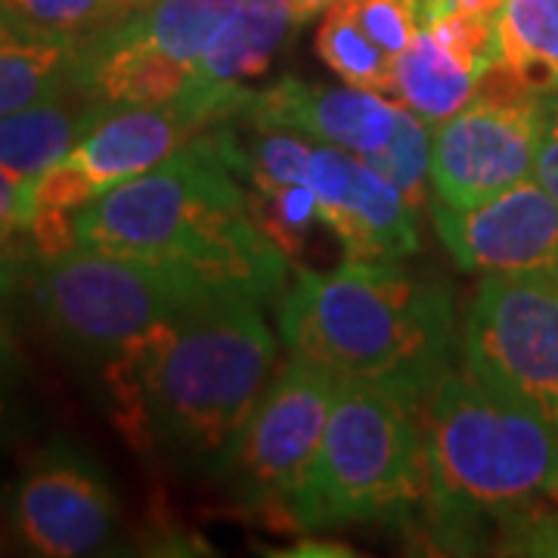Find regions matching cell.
I'll return each mask as SVG.
<instances>
[{
  "label": "cell",
  "mask_w": 558,
  "mask_h": 558,
  "mask_svg": "<svg viewBox=\"0 0 558 558\" xmlns=\"http://www.w3.org/2000/svg\"><path fill=\"white\" fill-rule=\"evenodd\" d=\"M274 360L277 339L258 301L218 299L131 341L112 357L109 381L131 435L218 472Z\"/></svg>",
  "instance_id": "1"
},
{
  "label": "cell",
  "mask_w": 558,
  "mask_h": 558,
  "mask_svg": "<svg viewBox=\"0 0 558 558\" xmlns=\"http://www.w3.org/2000/svg\"><path fill=\"white\" fill-rule=\"evenodd\" d=\"M75 245L178 260L230 299L264 301L286 292L289 255L267 236L252 190L202 131L174 156L106 190L75 215Z\"/></svg>",
  "instance_id": "2"
},
{
  "label": "cell",
  "mask_w": 558,
  "mask_h": 558,
  "mask_svg": "<svg viewBox=\"0 0 558 558\" xmlns=\"http://www.w3.org/2000/svg\"><path fill=\"white\" fill-rule=\"evenodd\" d=\"M279 336L292 357L388 385L422 407L450 366L453 301L398 260L348 258L332 274L301 270L279 301Z\"/></svg>",
  "instance_id": "3"
},
{
  "label": "cell",
  "mask_w": 558,
  "mask_h": 558,
  "mask_svg": "<svg viewBox=\"0 0 558 558\" xmlns=\"http://www.w3.org/2000/svg\"><path fill=\"white\" fill-rule=\"evenodd\" d=\"M428 519L447 549L472 546L484 515L558 497V435L534 407L465 363L440 373L418 407Z\"/></svg>",
  "instance_id": "4"
},
{
  "label": "cell",
  "mask_w": 558,
  "mask_h": 558,
  "mask_svg": "<svg viewBox=\"0 0 558 558\" xmlns=\"http://www.w3.org/2000/svg\"><path fill=\"white\" fill-rule=\"evenodd\" d=\"M425 490L418 403L379 381L341 376L314 465L282 512L301 527L400 519Z\"/></svg>",
  "instance_id": "5"
},
{
  "label": "cell",
  "mask_w": 558,
  "mask_h": 558,
  "mask_svg": "<svg viewBox=\"0 0 558 558\" xmlns=\"http://www.w3.org/2000/svg\"><path fill=\"white\" fill-rule=\"evenodd\" d=\"M230 299L178 260L128 258L72 245L38 279V307L53 336L87 357H116L143 332L208 301Z\"/></svg>",
  "instance_id": "6"
},
{
  "label": "cell",
  "mask_w": 558,
  "mask_h": 558,
  "mask_svg": "<svg viewBox=\"0 0 558 558\" xmlns=\"http://www.w3.org/2000/svg\"><path fill=\"white\" fill-rule=\"evenodd\" d=\"M211 128L186 94L156 106H109L72 153L32 180V223L44 255L75 245V215L106 190L137 178Z\"/></svg>",
  "instance_id": "7"
},
{
  "label": "cell",
  "mask_w": 558,
  "mask_h": 558,
  "mask_svg": "<svg viewBox=\"0 0 558 558\" xmlns=\"http://www.w3.org/2000/svg\"><path fill=\"white\" fill-rule=\"evenodd\" d=\"M339 379L319 363L289 357L267 381L218 469L233 497L248 509H286L314 465Z\"/></svg>",
  "instance_id": "8"
},
{
  "label": "cell",
  "mask_w": 558,
  "mask_h": 558,
  "mask_svg": "<svg viewBox=\"0 0 558 558\" xmlns=\"http://www.w3.org/2000/svg\"><path fill=\"white\" fill-rule=\"evenodd\" d=\"M462 363L534 407L558 435V277H484L462 329Z\"/></svg>",
  "instance_id": "9"
},
{
  "label": "cell",
  "mask_w": 558,
  "mask_h": 558,
  "mask_svg": "<svg viewBox=\"0 0 558 558\" xmlns=\"http://www.w3.org/2000/svg\"><path fill=\"white\" fill-rule=\"evenodd\" d=\"M543 134V94H475L453 119L432 131V190L453 208L515 186L534 174Z\"/></svg>",
  "instance_id": "10"
},
{
  "label": "cell",
  "mask_w": 558,
  "mask_h": 558,
  "mask_svg": "<svg viewBox=\"0 0 558 558\" xmlns=\"http://www.w3.org/2000/svg\"><path fill=\"white\" fill-rule=\"evenodd\" d=\"M440 242L465 270L558 277V205L534 174L472 208L432 199Z\"/></svg>",
  "instance_id": "11"
},
{
  "label": "cell",
  "mask_w": 558,
  "mask_h": 558,
  "mask_svg": "<svg viewBox=\"0 0 558 558\" xmlns=\"http://www.w3.org/2000/svg\"><path fill=\"white\" fill-rule=\"evenodd\" d=\"M116 519L109 481L75 447H47L13 490V527L38 556H94L112 539Z\"/></svg>",
  "instance_id": "12"
},
{
  "label": "cell",
  "mask_w": 558,
  "mask_h": 558,
  "mask_svg": "<svg viewBox=\"0 0 558 558\" xmlns=\"http://www.w3.org/2000/svg\"><path fill=\"white\" fill-rule=\"evenodd\" d=\"M301 183L317 193L323 223L339 236L348 258L400 260L418 248L416 208L360 156L317 143Z\"/></svg>",
  "instance_id": "13"
},
{
  "label": "cell",
  "mask_w": 558,
  "mask_h": 558,
  "mask_svg": "<svg viewBox=\"0 0 558 558\" xmlns=\"http://www.w3.org/2000/svg\"><path fill=\"white\" fill-rule=\"evenodd\" d=\"M242 116L369 159L398 137L403 121L410 119V109L403 102L398 106L385 100L379 90H363L354 84L323 87L282 78L255 94Z\"/></svg>",
  "instance_id": "14"
},
{
  "label": "cell",
  "mask_w": 558,
  "mask_h": 558,
  "mask_svg": "<svg viewBox=\"0 0 558 558\" xmlns=\"http://www.w3.org/2000/svg\"><path fill=\"white\" fill-rule=\"evenodd\" d=\"M106 109V102L72 84L53 97L0 116V165L20 178L35 180L65 159Z\"/></svg>",
  "instance_id": "15"
},
{
  "label": "cell",
  "mask_w": 558,
  "mask_h": 558,
  "mask_svg": "<svg viewBox=\"0 0 558 558\" xmlns=\"http://www.w3.org/2000/svg\"><path fill=\"white\" fill-rule=\"evenodd\" d=\"M292 28L295 20L289 0H240L196 62L193 84L211 90L245 87V81L270 69Z\"/></svg>",
  "instance_id": "16"
},
{
  "label": "cell",
  "mask_w": 558,
  "mask_h": 558,
  "mask_svg": "<svg viewBox=\"0 0 558 558\" xmlns=\"http://www.w3.org/2000/svg\"><path fill=\"white\" fill-rule=\"evenodd\" d=\"M478 84L481 75L462 65L428 28H418L410 47L391 60V94L428 128L465 109Z\"/></svg>",
  "instance_id": "17"
},
{
  "label": "cell",
  "mask_w": 558,
  "mask_h": 558,
  "mask_svg": "<svg viewBox=\"0 0 558 558\" xmlns=\"http://www.w3.org/2000/svg\"><path fill=\"white\" fill-rule=\"evenodd\" d=\"M236 7L240 0H146L102 28L121 40H134L196 65Z\"/></svg>",
  "instance_id": "18"
},
{
  "label": "cell",
  "mask_w": 558,
  "mask_h": 558,
  "mask_svg": "<svg viewBox=\"0 0 558 558\" xmlns=\"http://www.w3.org/2000/svg\"><path fill=\"white\" fill-rule=\"evenodd\" d=\"M499 65L524 90H558V0H502L497 13Z\"/></svg>",
  "instance_id": "19"
},
{
  "label": "cell",
  "mask_w": 558,
  "mask_h": 558,
  "mask_svg": "<svg viewBox=\"0 0 558 558\" xmlns=\"http://www.w3.org/2000/svg\"><path fill=\"white\" fill-rule=\"evenodd\" d=\"M78 44L53 38L0 40V116L75 84Z\"/></svg>",
  "instance_id": "20"
},
{
  "label": "cell",
  "mask_w": 558,
  "mask_h": 558,
  "mask_svg": "<svg viewBox=\"0 0 558 558\" xmlns=\"http://www.w3.org/2000/svg\"><path fill=\"white\" fill-rule=\"evenodd\" d=\"M317 53L344 84L391 94V57L360 28L344 3L326 10L317 32Z\"/></svg>",
  "instance_id": "21"
},
{
  "label": "cell",
  "mask_w": 558,
  "mask_h": 558,
  "mask_svg": "<svg viewBox=\"0 0 558 558\" xmlns=\"http://www.w3.org/2000/svg\"><path fill=\"white\" fill-rule=\"evenodd\" d=\"M7 7L32 38L69 44L90 38L106 22L124 13L119 0H7Z\"/></svg>",
  "instance_id": "22"
},
{
  "label": "cell",
  "mask_w": 558,
  "mask_h": 558,
  "mask_svg": "<svg viewBox=\"0 0 558 558\" xmlns=\"http://www.w3.org/2000/svg\"><path fill=\"white\" fill-rule=\"evenodd\" d=\"M252 199L260 227L286 255H301L307 236L317 227H326L317 193L307 183H279V186L255 190Z\"/></svg>",
  "instance_id": "23"
},
{
  "label": "cell",
  "mask_w": 558,
  "mask_h": 558,
  "mask_svg": "<svg viewBox=\"0 0 558 558\" xmlns=\"http://www.w3.org/2000/svg\"><path fill=\"white\" fill-rule=\"evenodd\" d=\"M363 161L373 165L381 178L391 180L403 193V199L410 202L413 208H418L422 199H425V180H428V171H432V134H428V124L410 112V119L403 121L398 137L391 140L381 153Z\"/></svg>",
  "instance_id": "24"
},
{
  "label": "cell",
  "mask_w": 558,
  "mask_h": 558,
  "mask_svg": "<svg viewBox=\"0 0 558 558\" xmlns=\"http://www.w3.org/2000/svg\"><path fill=\"white\" fill-rule=\"evenodd\" d=\"M357 25L395 60L416 38V0H339Z\"/></svg>",
  "instance_id": "25"
},
{
  "label": "cell",
  "mask_w": 558,
  "mask_h": 558,
  "mask_svg": "<svg viewBox=\"0 0 558 558\" xmlns=\"http://www.w3.org/2000/svg\"><path fill=\"white\" fill-rule=\"evenodd\" d=\"M534 178L558 205V90L543 94V134H539Z\"/></svg>",
  "instance_id": "26"
},
{
  "label": "cell",
  "mask_w": 558,
  "mask_h": 558,
  "mask_svg": "<svg viewBox=\"0 0 558 558\" xmlns=\"http://www.w3.org/2000/svg\"><path fill=\"white\" fill-rule=\"evenodd\" d=\"M32 223V178H20L0 165V230H28Z\"/></svg>",
  "instance_id": "27"
},
{
  "label": "cell",
  "mask_w": 558,
  "mask_h": 558,
  "mask_svg": "<svg viewBox=\"0 0 558 558\" xmlns=\"http://www.w3.org/2000/svg\"><path fill=\"white\" fill-rule=\"evenodd\" d=\"M339 0H289V7H292V20L295 25H304V22H311L319 13H326L329 7H336Z\"/></svg>",
  "instance_id": "28"
},
{
  "label": "cell",
  "mask_w": 558,
  "mask_h": 558,
  "mask_svg": "<svg viewBox=\"0 0 558 558\" xmlns=\"http://www.w3.org/2000/svg\"><path fill=\"white\" fill-rule=\"evenodd\" d=\"M16 38H32L25 28L20 25V20L13 16V10L7 7V0H0V40H16Z\"/></svg>",
  "instance_id": "29"
},
{
  "label": "cell",
  "mask_w": 558,
  "mask_h": 558,
  "mask_svg": "<svg viewBox=\"0 0 558 558\" xmlns=\"http://www.w3.org/2000/svg\"><path fill=\"white\" fill-rule=\"evenodd\" d=\"M502 0H453V10H469V13H487L497 16Z\"/></svg>",
  "instance_id": "30"
},
{
  "label": "cell",
  "mask_w": 558,
  "mask_h": 558,
  "mask_svg": "<svg viewBox=\"0 0 558 558\" xmlns=\"http://www.w3.org/2000/svg\"><path fill=\"white\" fill-rule=\"evenodd\" d=\"M121 10H131V7H140V3H146V0H119Z\"/></svg>",
  "instance_id": "31"
},
{
  "label": "cell",
  "mask_w": 558,
  "mask_h": 558,
  "mask_svg": "<svg viewBox=\"0 0 558 558\" xmlns=\"http://www.w3.org/2000/svg\"><path fill=\"white\" fill-rule=\"evenodd\" d=\"M3 233H7V230H0V240H3Z\"/></svg>",
  "instance_id": "32"
},
{
  "label": "cell",
  "mask_w": 558,
  "mask_h": 558,
  "mask_svg": "<svg viewBox=\"0 0 558 558\" xmlns=\"http://www.w3.org/2000/svg\"><path fill=\"white\" fill-rule=\"evenodd\" d=\"M556 499H558V497H556Z\"/></svg>",
  "instance_id": "33"
}]
</instances>
